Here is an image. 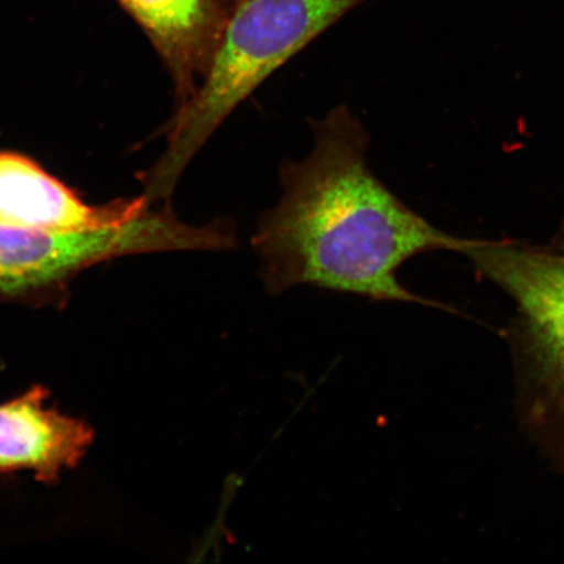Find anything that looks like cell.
<instances>
[{"mask_svg":"<svg viewBox=\"0 0 564 564\" xmlns=\"http://www.w3.org/2000/svg\"><path fill=\"white\" fill-rule=\"evenodd\" d=\"M555 251L562 253V256L564 257V225H563V229L561 231L558 247H556Z\"/></svg>","mask_w":564,"mask_h":564,"instance_id":"cell-8","label":"cell"},{"mask_svg":"<svg viewBox=\"0 0 564 564\" xmlns=\"http://www.w3.org/2000/svg\"><path fill=\"white\" fill-rule=\"evenodd\" d=\"M161 56L175 89V108L192 98L214 59L231 0H118Z\"/></svg>","mask_w":564,"mask_h":564,"instance_id":"cell-7","label":"cell"},{"mask_svg":"<svg viewBox=\"0 0 564 564\" xmlns=\"http://www.w3.org/2000/svg\"><path fill=\"white\" fill-rule=\"evenodd\" d=\"M235 242L221 218L194 227L174 215L171 203L148 208L122 227L47 232L0 225V303L65 308L70 282L88 268L138 253L225 251Z\"/></svg>","mask_w":564,"mask_h":564,"instance_id":"cell-3","label":"cell"},{"mask_svg":"<svg viewBox=\"0 0 564 564\" xmlns=\"http://www.w3.org/2000/svg\"><path fill=\"white\" fill-rule=\"evenodd\" d=\"M462 256L518 307L524 415L534 435L564 462V257L484 239H474Z\"/></svg>","mask_w":564,"mask_h":564,"instance_id":"cell-4","label":"cell"},{"mask_svg":"<svg viewBox=\"0 0 564 564\" xmlns=\"http://www.w3.org/2000/svg\"><path fill=\"white\" fill-rule=\"evenodd\" d=\"M366 0H236L194 96L166 126L167 147L141 176L148 202H171L183 172L214 132L262 84Z\"/></svg>","mask_w":564,"mask_h":564,"instance_id":"cell-2","label":"cell"},{"mask_svg":"<svg viewBox=\"0 0 564 564\" xmlns=\"http://www.w3.org/2000/svg\"><path fill=\"white\" fill-rule=\"evenodd\" d=\"M231 2H232V3H235V2H236V0H231Z\"/></svg>","mask_w":564,"mask_h":564,"instance_id":"cell-9","label":"cell"},{"mask_svg":"<svg viewBox=\"0 0 564 564\" xmlns=\"http://www.w3.org/2000/svg\"><path fill=\"white\" fill-rule=\"evenodd\" d=\"M313 152L282 165L281 199L252 237L265 291L310 285L443 307L401 285L398 271L423 252L462 253L474 239L435 228L371 173L368 133L347 106L313 122Z\"/></svg>","mask_w":564,"mask_h":564,"instance_id":"cell-1","label":"cell"},{"mask_svg":"<svg viewBox=\"0 0 564 564\" xmlns=\"http://www.w3.org/2000/svg\"><path fill=\"white\" fill-rule=\"evenodd\" d=\"M152 207L143 195L106 206H88L65 183L23 154L0 152V225L83 232L122 227Z\"/></svg>","mask_w":564,"mask_h":564,"instance_id":"cell-5","label":"cell"},{"mask_svg":"<svg viewBox=\"0 0 564 564\" xmlns=\"http://www.w3.org/2000/svg\"><path fill=\"white\" fill-rule=\"evenodd\" d=\"M51 391L33 386L0 404V477L31 471L53 486L83 462L95 443L88 422L46 406Z\"/></svg>","mask_w":564,"mask_h":564,"instance_id":"cell-6","label":"cell"}]
</instances>
